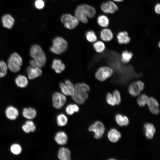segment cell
<instances>
[{
    "mask_svg": "<svg viewBox=\"0 0 160 160\" xmlns=\"http://www.w3.org/2000/svg\"><path fill=\"white\" fill-rule=\"evenodd\" d=\"M30 55L33 58L30 61V64L32 67L41 68L45 65L46 62V56L39 45H32L30 49Z\"/></svg>",
    "mask_w": 160,
    "mask_h": 160,
    "instance_id": "6da1fadb",
    "label": "cell"
},
{
    "mask_svg": "<svg viewBox=\"0 0 160 160\" xmlns=\"http://www.w3.org/2000/svg\"><path fill=\"white\" fill-rule=\"evenodd\" d=\"M93 47L95 51L99 53L103 52L105 49V46L104 43L100 41H97L94 43Z\"/></svg>",
    "mask_w": 160,
    "mask_h": 160,
    "instance_id": "1f68e13d",
    "label": "cell"
},
{
    "mask_svg": "<svg viewBox=\"0 0 160 160\" xmlns=\"http://www.w3.org/2000/svg\"><path fill=\"white\" fill-rule=\"evenodd\" d=\"M56 119L57 124L60 127L64 126L68 123V118L63 113H61L58 114Z\"/></svg>",
    "mask_w": 160,
    "mask_h": 160,
    "instance_id": "83f0119b",
    "label": "cell"
},
{
    "mask_svg": "<svg viewBox=\"0 0 160 160\" xmlns=\"http://www.w3.org/2000/svg\"><path fill=\"white\" fill-rule=\"evenodd\" d=\"M71 152L65 147H62L59 150L58 153V158L61 160H70L71 159Z\"/></svg>",
    "mask_w": 160,
    "mask_h": 160,
    "instance_id": "2e32d148",
    "label": "cell"
},
{
    "mask_svg": "<svg viewBox=\"0 0 160 160\" xmlns=\"http://www.w3.org/2000/svg\"><path fill=\"white\" fill-rule=\"evenodd\" d=\"M97 23L101 26L103 27H107L109 23L108 18L105 15L100 16L97 18Z\"/></svg>",
    "mask_w": 160,
    "mask_h": 160,
    "instance_id": "f1b7e54d",
    "label": "cell"
},
{
    "mask_svg": "<svg viewBox=\"0 0 160 160\" xmlns=\"http://www.w3.org/2000/svg\"><path fill=\"white\" fill-rule=\"evenodd\" d=\"M109 140L112 143L117 142L121 137V134L119 131L115 128L111 129L108 133Z\"/></svg>",
    "mask_w": 160,
    "mask_h": 160,
    "instance_id": "5bb4252c",
    "label": "cell"
},
{
    "mask_svg": "<svg viewBox=\"0 0 160 160\" xmlns=\"http://www.w3.org/2000/svg\"><path fill=\"white\" fill-rule=\"evenodd\" d=\"M113 37V34L109 29H104L100 32V37L102 39L105 41H111Z\"/></svg>",
    "mask_w": 160,
    "mask_h": 160,
    "instance_id": "44dd1931",
    "label": "cell"
},
{
    "mask_svg": "<svg viewBox=\"0 0 160 160\" xmlns=\"http://www.w3.org/2000/svg\"><path fill=\"white\" fill-rule=\"evenodd\" d=\"M7 66L3 60H0V78L5 76L7 74Z\"/></svg>",
    "mask_w": 160,
    "mask_h": 160,
    "instance_id": "d6a6232c",
    "label": "cell"
},
{
    "mask_svg": "<svg viewBox=\"0 0 160 160\" xmlns=\"http://www.w3.org/2000/svg\"><path fill=\"white\" fill-rule=\"evenodd\" d=\"M2 21L4 27L10 29L14 24V20L10 15L7 14L2 17Z\"/></svg>",
    "mask_w": 160,
    "mask_h": 160,
    "instance_id": "d6986e66",
    "label": "cell"
},
{
    "mask_svg": "<svg viewBox=\"0 0 160 160\" xmlns=\"http://www.w3.org/2000/svg\"><path fill=\"white\" fill-rule=\"evenodd\" d=\"M89 131L94 132V137L96 139L101 138L104 133L105 128L103 124L101 121H97L89 126Z\"/></svg>",
    "mask_w": 160,
    "mask_h": 160,
    "instance_id": "8992f818",
    "label": "cell"
},
{
    "mask_svg": "<svg viewBox=\"0 0 160 160\" xmlns=\"http://www.w3.org/2000/svg\"><path fill=\"white\" fill-rule=\"evenodd\" d=\"M145 135L148 139H151L153 137L156 130L154 125L150 123H146L144 125Z\"/></svg>",
    "mask_w": 160,
    "mask_h": 160,
    "instance_id": "4fadbf2b",
    "label": "cell"
},
{
    "mask_svg": "<svg viewBox=\"0 0 160 160\" xmlns=\"http://www.w3.org/2000/svg\"><path fill=\"white\" fill-rule=\"evenodd\" d=\"M61 20L64 24V27L70 29L74 28L79 24V21L76 17L69 14L63 15L61 18Z\"/></svg>",
    "mask_w": 160,
    "mask_h": 160,
    "instance_id": "5b68a950",
    "label": "cell"
},
{
    "mask_svg": "<svg viewBox=\"0 0 160 160\" xmlns=\"http://www.w3.org/2000/svg\"><path fill=\"white\" fill-rule=\"evenodd\" d=\"M147 104L151 113L154 114H158L159 113V105L155 98L152 97H149Z\"/></svg>",
    "mask_w": 160,
    "mask_h": 160,
    "instance_id": "8fae6325",
    "label": "cell"
},
{
    "mask_svg": "<svg viewBox=\"0 0 160 160\" xmlns=\"http://www.w3.org/2000/svg\"><path fill=\"white\" fill-rule=\"evenodd\" d=\"M114 1L117 2H120L122 1L123 0H113Z\"/></svg>",
    "mask_w": 160,
    "mask_h": 160,
    "instance_id": "ee69618b",
    "label": "cell"
},
{
    "mask_svg": "<svg viewBox=\"0 0 160 160\" xmlns=\"http://www.w3.org/2000/svg\"><path fill=\"white\" fill-rule=\"evenodd\" d=\"M115 120L117 124L120 126H127L129 122V119L127 116L120 114L116 116Z\"/></svg>",
    "mask_w": 160,
    "mask_h": 160,
    "instance_id": "603a6c76",
    "label": "cell"
},
{
    "mask_svg": "<svg viewBox=\"0 0 160 160\" xmlns=\"http://www.w3.org/2000/svg\"><path fill=\"white\" fill-rule=\"evenodd\" d=\"M121 61L124 63H126L129 62L132 58L133 54L132 53L125 51L121 54Z\"/></svg>",
    "mask_w": 160,
    "mask_h": 160,
    "instance_id": "f546056e",
    "label": "cell"
},
{
    "mask_svg": "<svg viewBox=\"0 0 160 160\" xmlns=\"http://www.w3.org/2000/svg\"><path fill=\"white\" fill-rule=\"evenodd\" d=\"M52 68L56 73H60L65 70V66L60 60L55 59L52 61Z\"/></svg>",
    "mask_w": 160,
    "mask_h": 160,
    "instance_id": "e0dca14e",
    "label": "cell"
},
{
    "mask_svg": "<svg viewBox=\"0 0 160 160\" xmlns=\"http://www.w3.org/2000/svg\"><path fill=\"white\" fill-rule=\"evenodd\" d=\"M101 8L102 11L106 13H113L118 9L116 4L111 1L103 3Z\"/></svg>",
    "mask_w": 160,
    "mask_h": 160,
    "instance_id": "30bf717a",
    "label": "cell"
},
{
    "mask_svg": "<svg viewBox=\"0 0 160 160\" xmlns=\"http://www.w3.org/2000/svg\"><path fill=\"white\" fill-rule=\"evenodd\" d=\"M65 111L68 115H72L75 112H78L79 111V108L76 104H70L66 107Z\"/></svg>",
    "mask_w": 160,
    "mask_h": 160,
    "instance_id": "4316f807",
    "label": "cell"
},
{
    "mask_svg": "<svg viewBox=\"0 0 160 160\" xmlns=\"http://www.w3.org/2000/svg\"><path fill=\"white\" fill-rule=\"evenodd\" d=\"M155 10L156 13L159 14L160 13V5L159 4H157L155 6Z\"/></svg>",
    "mask_w": 160,
    "mask_h": 160,
    "instance_id": "7bdbcfd3",
    "label": "cell"
},
{
    "mask_svg": "<svg viewBox=\"0 0 160 160\" xmlns=\"http://www.w3.org/2000/svg\"><path fill=\"white\" fill-rule=\"evenodd\" d=\"M136 82L140 91H142L144 87V84L143 83L140 81H136Z\"/></svg>",
    "mask_w": 160,
    "mask_h": 160,
    "instance_id": "b9f144b4",
    "label": "cell"
},
{
    "mask_svg": "<svg viewBox=\"0 0 160 160\" xmlns=\"http://www.w3.org/2000/svg\"><path fill=\"white\" fill-rule=\"evenodd\" d=\"M106 100L107 103L111 106H114L116 105L113 95L110 93L107 94L106 97Z\"/></svg>",
    "mask_w": 160,
    "mask_h": 160,
    "instance_id": "74e56055",
    "label": "cell"
},
{
    "mask_svg": "<svg viewBox=\"0 0 160 160\" xmlns=\"http://www.w3.org/2000/svg\"><path fill=\"white\" fill-rule=\"evenodd\" d=\"M75 94L81 98L85 100L87 99L88 95L87 93L89 91V86L85 83H77L74 86Z\"/></svg>",
    "mask_w": 160,
    "mask_h": 160,
    "instance_id": "52a82bcc",
    "label": "cell"
},
{
    "mask_svg": "<svg viewBox=\"0 0 160 160\" xmlns=\"http://www.w3.org/2000/svg\"><path fill=\"white\" fill-rule=\"evenodd\" d=\"M15 83L18 87L24 88L27 85L28 80L26 77L25 76L19 75L15 78Z\"/></svg>",
    "mask_w": 160,
    "mask_h": 160,
    "instance_id": "7402d4cb",
    "label": "cell"
},
{
    "mask_svg": "<svg viewBox=\"0 0 160 160\" xmlns=\"http://www.w3.org/2000/svg\"><path fill=\"white\" fill-rule=\"evenodd\" d=\"M129 91L132 96L136 97L138 96L140 93V91L136 82L132 83L129 86Z\"/></svg>",
    "mask_w": 160,
    "mask_h": 160,
    "instance_id": "d4e9b609",
    "label": "cell"
},
{
    "mask_svg": "<svg viewBox=\"0 0 160 160\" xmlns=\"http://www.w3.org/2000/svg\"><path fill=\"white\" fill-rule=\"evenodd\" d=\"M55 140L58 144L64 145L67 142L68 137L66 134L63 131H59L56 134Z\"/></svg>",
    "mask_w": 160,
    "mask_h": 160,
    "instance_id": "9a60e30c",
    "label": "cell"
},
{
    "mask_svg": "<svg viewBox=\"0 0 160 160\" xmlns=\"http://www.w3.org/2000/svg\"><path fill=\"white\" fill-rule=\"evenodd\" d=\"M26 71L28 74V78L30 79H33L40 76L42 73L40 68L32 66L28 67Z\"/></svg>",
    "mask_w": 160,
    "mask_h": 160,
    "instance_id": "7c38bea8",
    "label": "cell"
},
{
    "mask_svg": "<svg viewBox=\"0 0 160 160\" xmlns=\"http://www.w3.org/2000/svg\"><path fill=\"white\" fill-rule=\"evenodd\" d=\"M113 72V70L110 68L103 66L98 69L95 73V76L99 81H103L111 76Z\"/></svg>",
    "mask_w": 160,
    "mask_h": 160,
    "instance_id": "ba28073f",
    "label": "cell"
},
{
    "mask_svg": "<svg viewBox=\"0 0 160 160\" xmlns=\"http://www.w3.org/2000/svg\"><path fill=\"white\" fill-rule=\"evenodd\" d=\"M65 83L69 90V95L72 96L75 93L74 86L71 81L68 79L66 80Z\"/></svg>",
    "mask_w": 160,
    "mask_h": 160,
    "instance_id": "d590c367",
    "label": "cell"
},
{
    "mask_svg": "<svg viewBox=\"0 0 160 160\" xmlns=\"http://www.w3.org/2000/svg\"><path fill=\"white\" fill-rule=\"evenodd\" d=\"M72 97L73 100L79 104H82L84 103L85 100L84 99L75 94H74Z\"/></svg>",
    "mask_w": 160,
    "mask_h": 160,
    "instance_id": "ab89813d",
    "label": "cell"
},
{
    "mask_svg": "<svg viewBox=\"0 0 160 160\" xmlns=\"http://www.w3.org/2000/svg\"><path fill=\"white\" fill-rule=\"evenodd\" d=\"M148 97L145 94H142L140 95L137 100L138 105L141 107H143L147 104Z\"/></svg>",
    "mask_w": 160,
    "mask_h": 160,
    "instance_id": "4dcf8cb0",
    "label": "cell"
},
{
    "mask_svg": "<svg viewBox=\"0 0 160 160\" xmlns=\"http://www.w3.org/2000/svg\"><path fill=\"white\" fill-rule=\"evenodd\" d=\"M59 86L61 91L64 95H69V90L67 86L65 84L61 82L59 84Z\"/></svg>",
    "mask_w": 160,
    "mask_h": 160,
    "instance_id": "f35d334b",
    "label": "cell"
},
{
    "mask_svg": "<svg viewBox=\"0 0 160 160\" xmlns=\"http://www.w3.org/2000/svg\"><path fill=\"white\" fill-rule=\"evenodd\" d=\"M23 115L26 119H31L36 117V111L35 109L31 108H25L23 110Z\"/></svg>",
    "mask_w": 160,
    "mask_h": 160,
    "instance_id": "ffe728a7",
    "label": "cell"
},
{
    "mask_svg": "<svg viewBox=\"0 0 160 160\" xmlns=\"http://www.w3.org/2000/svg\"><path fill=\"white\" fill-rule=\"evenodd\" d=\"M52 105L57 109L61 108L65 104L66 99L64 94L59 92H55L52 96Z\"/></svg>",
    "mask_w": 160,
    "mask_h": 160,
    "instance_id": "9c48e42d",
    "label": "cell"
},
{
    "mask_svg": "<svg viewBox=\"0 0 160 160\" xmlns=\"http://www.w3.org/2000/svg\"><path fill=\"white\" fill-rule=\"evenodd\" d=\"M11 152L14 154L18 155L21 151V148L18 144H15L11 145L10 147Z\"/></svg>",
    "mask_w": 160,
    "mask_h": 160,
    "instance_id": "e575fe53",
    "label": "cell"
},
{
    "mask_svg": "<svg viewBox=\"0 0 160 160\" xmlns=\"http://www.w3.org/2000/svg\"><path fill=\"white\" fill-rule=\"evenodd\" d=\"M117 37L118 42L120 44H127L130 40L127 33L125 31L119 32L118 34Z\"/></svg>",
    "mask_w": 160,
    "mask_h": 160,
    "instance_id": "cb8c5ba5",
    "label": "cell"
},
{
    "mask_svg": "<svg viewBox=\"0 0 160 160\" xmlns=\"http://www.w3.org/2000/svg\"><path fill=\"white\" fill-rule=\"evenodd\" d=\"M96 14V11L93 7L86 4L78 6L75 9V16L79 21L83 23H87V17L93 18Z\"/></svg>",
    "mask_w": 160,
    "mask_h": 160,
    "instance_id": "7a4b0ae2",
    "label": "cell"
},
{
    "mask_svg": "<svg viewBox=\"0 0 160 160\" xmlns=\"http://www.w3.org/2000/svg\"><path fill=\"white\" fill-rule=\"evenodd\" d=\"M68 44L63 38L57 37L53 39L52 45L50 48V51L56 54H61L67 49Z\"/></svg>",
    "mask_w": 160,
    "mask_h": 160,
    "instance_id": "3957f363",
    "label": "cell"
},
{
    "mask_svg": "<svg viewBox=\"0 0 160 160\" xmlns=\"http://www.w3.org/2000/svg\"><path fill=\"white\" fill-rule=\"evenodd\" d=\"M86 36L87 39L90 42H94L97 39V37L95 32L92 31H87Z\"/></svg>",
    "mask_w": 160,
    "mask_h": 160,
    "instance_id": "836d02e7",
    "label": "cell"
},
{
    "mask_svg": "<svg viewBox=\"0 0 160 160\" xmlns=\"http://www.w3.org/2000/svg\"><path fill=\"white\" fill-rule=\"evenodd\" d=\"M23 60L21 56L17 53H13L9 58L7 62V66L12 72L16 73L20 69Z\"/></svg>",
    "mask_w": 160,
    "mask_h": 160,
    "instance_id": "277c9868",
    "label": "cell"
},
{
    "mask_svg": "<svg viewBox=\"0 0 160 160\" xmlns=\"http://www.w3.org/2000/svg\"><path fill=\"white\" fill-rule=\"evenodd\" d=\"M116 105L119 104L121 101V95L120 92L117 90H114L112 94Z\"/></svg>",
    "mask_w": 160,
    "mask_h": 160,
    "instance_id": "8d00e7d4",
    "label": "cell"
},
{
    "mask_svg": "<svg viewBox=\"0 0 160 160\" xmlns=\"http://www.w3.org/2000/svg\"><path fill=\"white\" fill-rule=\"evenodd\" d=\"M23 130L25 132L28 133L34 132L36 127L34 123L31 121H27L22 126Z\"/></svg>",
    "mask_w": 160,
    "mask_h": 160,
    "instance_id": "484cf974",
    "label": "cell"
},
{
    "mask_svg": "<svg viewBox=\"0 0 160 160\" xmlns=\"http://www.w3.org/2000/svg\"><path fill=\"white\" fill-rule=\"evenodd\" d=\"M6 115L7 117L12 120L15 119L18 117L19 113L15 108L10 106L8 107L6 110Z\"/></svg>",
    "mask_w": 160,
    "mask_h": 160,
    "instance_id": "ac0fdd59",
    "label": "cell"
},
{
    "mask_svg": "<svg viewBox=\"0 0 160 160\" xmlns=\"http://www.w3.org/2000/svg\"><path fill=\"white\" fill-rule=\"evenodd\" d=\"M35 5L36 8L41 9L44 7V3L42 0H36L35 2Z\"/></svg>",
    "mask_w": 160,
    "mask_h": 160,
    "instance_id": "60d3db41",
    "label": "cell"
}]
</instances>
